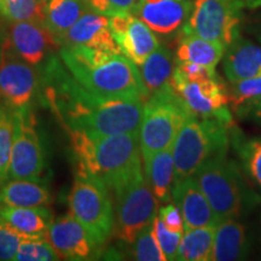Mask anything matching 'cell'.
I'll return each instance as SVG.
<instances>
[{
    "mask_svg": "<svg viewBox=\"0 0 261 261\" xmlns=\"http://www.w3.org/2000/svg\"><path fill=\"white\" fill-rule=\"evenodd\" d=\"M174 74L187 81H201L217 76L215 71L210 70L203 65L178 61L177 64H175Z\"/></svg>",
    "mask_w": 261,
    "mask_h": 261,
    "instance_id": "8d00e7d4",
    "label": "cell"
},
{
    "mask_svg": "<svg viewBox=\"0 0 261 261\" xmlns=\"http://www.w3.org/2000/svg\"><path fill=\"white\" fill-rule=\"evenodd\" d=\"M135 247H133V256L136 260L140 261H165V253L158 242L154 233L152 224L145 227L136 238Z\"/></svg>",
    "mask_w": 261,
    "mask_h": 261,
    "instance_id": "1f68e13d",
    "label": "cell"
},
{
    "mask_svg": "<svg viewBox=\"0 0 261 261\" xmlns=\"http://www.w3.org/2000/svg\"><path fill=\"white\" fill-rule=\"evenodd\" d=\"M224 71L231 84L261 76V47L238 38L227 47Z\"/></svg>",
    "mask_w": 261,
    "mask_h": 261,
    "instance_id": "d6986e66",
    "label": "cell"
},
{
    "mask_svg": "<svg viewBox=\"0 0 261 261\" xmlns=\"http://www.w3.org/2000/svg\"><path fill=\"white\" fill-rule=\"evenodd\" d=\"M116 212L114 231L123 242L133 243L138 234L152 224L158 200L145 178V173L116 192Z\"/></svg>",
    "mask_w": 261,
    "mask_h": 261,
    "instance_id": "ba28073f",
    "label": "cell"
},
{
    "mask_svg": "<svg viewBox=\"0 0 261 261\" xmlns=\"http://www.w3.org/2000/svg\"><path fill=\"white\" fill-rule=\"evenodd\" d=\"M191 10L188 0H140L135 15L159 34H171L188 21Z\"/></svg>",
    "mask_w": 261,
    "mask_h": 261,
    "instance_id": "ac0fdd59",
    "label": "cell"
},
{
    "mask_svg": "<svg viewBox=\"0 0 261 261\" xmlns=\"http://www.w3.org/2000/svg\"><path fill=\"white\" fill-rule=\"evenodd\" d=\"M44 25L58 45L67 32L87 11L84 0H45L42 3Z\"/></svg>",
    "mask_w": 261,
    "mask_h": 261,
    "instance_id": "7402d4cb",
    "label": "cell"
},
{
    "mask_svg": "<svg viewBox=\"0 0 261 261\" xmlns=\"http://www.w3.org/2000/svg\"><path fill=\"white\" fill-rule=\"evenodd\" d=\"M35 2H38V3H40V4H42V3H44L45 0H35Z\"/></svg>",
    "mask_w": 261,
    "mask_h": 261,
    "instance_id": "60d3db41",
    "label": "cell"
},
{
    "mask_svg": "<svg viewBox=\"0 0 261 261\" xmlns=\"http://www.w3.org/2000/svg\"><path fill=\"white\" fill-rule=\"evenodd\" d=\"M172 198L178 205L184 221V230L197 227H217V214L212 208L196 178L188 177L174 182Z\"/></svg>",
    "mask_w": 261,
    "mask_h": 261,
    "instance_id": "9a60e30c",
    "label": "cell"
},
{
    "mask_svg": "<svg viewBox=\"0 0 261 261\" xmlns=\"http://www.w3.org/2000/svg\"><path fill=\"white\" fill-rule=\"evenodd\" d=\"M46 240L58 255L71 260L91 259L97 255L98 249L102 247L71 213L52 221Z\"/></svg>",
    "mask_w": 261,
    "mask_h": 261,
    "instance_id": "5bb4252c",
    "label": "cell"
},
{
    "mask_svg": "<svg viewBox=\"0 0 261 261\" xmlns=\"http://www.w3.org/2000/svg\"><path fill=\"white\" fill-rule=\"evenodd\" d=\"M168 47L159 46L142 64L140 75L145 90V100L150 96L171 86L175 63Z\"/></svg>",
    "mask_w": 261,
    "mask_h": 261,
    "instance_id": "cb8c5ba5",
    "label": "cell"
},
{
    "mask_svg": "<svg viewBox=\"0 0 261 261\" xmlns=\"http://www.w3.org/2000/svg\"><path fill=\"white\" fill-rule=\"evenodd\" d=\"M65 65V64H64ZM68 71L90 93L99 98H133L145 102V90L137 64L126 56L113 55L103 63L86 67L67 64Z\"/></svg>",
    "mask_w": 261,
    "mask_h": 261,
    "instance_id": "3957f363",
    "label": "cell"
},
{
    "mask_svg": "<svg viewBox=\"0 0 261 261\" xmlns=\"http://www.w3.org/2000/svg\"><path fill=\"white\" fill-rule=\"evenodd\" d=\"M247 237L242 224L234 218L220 220L215 227L212 260H240L247 253Z\"/></svg>",
    "mask_w": 261,
    "mask_h": 261,
    "instance_id": "603a6c76",
    "label": "cell"
},
{
    "mask_svg": "<svg viewBox=\"0 0 261 261\" xmlns=\"http://www.w3.org/2000/svg\"><path fill=\"white\" fill-rule=\"evenodd\" d=\"M231 125L215 116L189 117L173 143L175 181L192 177L205 162L226 152Z\"/></svg>",
    "mask_w": 261,
    "mask_h": 261,
    "instance_id": "6da1fadb",
    "label": "cell"
},
{
    "mask_svg": "<svg viewBox=\"0 0 261 261\" xmlns=\"http://www.w3.org/2000/svg\"><path fill=\"white\" fill-rule=\"evenodd\" d=\"M144 100L133 98H100L85 120L81 130L90 136H113L139 132Z\"/></svg>",
    "mask_w": 261,
    "mask_h": 261,
    "instance_id": "30bf717a",
    "label": "cell"
},
{
    "mask_svg": "<svg viewBox=\"0 0 261 261\" xmlns=\"http://www.w3.org/2000/svg\"><path fill=\"white\" fill-rule=\"evenodd\" d=\"M109 27L123 56L142 65L160 46L154 31L132 14L109 17Z\"/></svg>",
    "mask_w": 261,
    "mask_h": 261,
    "instance_id": "4fadbf2b",
    "label": "cell"
},
{
    "mask_svg": "<svg viewBox=\"0 0 261 261\" xmlns=\"http://www.w3.org/2000/svg\"><path fill=\"white\" fill-rule=\"evenodd\" d=\"M94 144V175L114 194L144 174L139 148V132L91 136Z\"/></svg>",
    "mask_w": 261,
    "mask_h": 261,
    "instance_id": "277c9868",
    "label": "cell"
},
{
    "mask_svg": "<svg viewBox=\"0 0 261 261\" xmlns=\"http://www.w3.org/2000/svg\"><path fill=\"white\" fill-rule=\"evenodd\" d=\"M52 196L40 180L12 179L0 189V207H47Z\"/></svg>",
    "mask_w": 261,
    "mask_h": 261,
    "instance_id": "ffe728a7",
    "label": "cell"
},
{
    "mask_svg": "<svg viewBox=\"0 0 261 261\" xmlns=\"http://www.w3.org/2000/svg\"><path fill=\"white\" fill-rule=\"evenodd\" d=\"M152 227H154V233L158 242L161 247L162 252L165 253L167 260L177 259L178 248L180 244L181 236L184 232H177V231H171L163 225V223L159 217H155L152 221Z\"/></svg>",
    "mask_w": 261,
    "mask_h": 261,
    "instance_id": "e575fe53",
    "label": "cell"
},
{
    "mask_svg": "<svg viewBox=\"0 0 261 261\" xmlns=\"http://www.w3.org/2000/svg\"><path fill=\"white\" fill-rule=\"evenodd\" d=\"M34 238L45 237L22 232V231L17 230V228L6 223L0 217V260H14L21 243L28 240H34Z\"/></svg>",
    "mask_w": 261,
    "mask_h": 261,
    "instance_id": "4dcf8cb0",
    "label": "cell"
},
{
    "mask_svg": "<svg viewBox=\"0 0 261 261\" xmlns=\"http://www.w3.org/2000/svg\"><path fill=\"white\" fill-rule=\"evenodd\" d=\"M214 227L187 228L181 236L178 248L179 261H208L212 260L214 246Z\"/></svg>",
    "mask_w": 261,
    "mask_h": 261,
    "instance_id": "4316f807",
    "label": "cell"
},
{
    "mask_svg": "<svg viewBox=\"0 0 261 261\" xmlns=\"http://www.w3.org/2000/svg\"><path fill=\"white\" fill-rule=\"evenodd\" d=\"M234 110H236L240 116L250 117V119L256 120V121L261 123V97L247 100V102L234 108Z\"/></svg>",
    "mask_w": 261,
    "mask_h": 261,
    "instance_id": "f35d334b",
    "label": "cell"
},
{
    "mask_svg": "<svg viewBox=\"0 0 261 261\" xmlns=\"http://www.w3.org/2000/svg\"><path fill=\"white\" fill-rule=\"evenodd\" d=\"M62 46L83 45L110 55H120L119 45L109 27V18L96 12H85L61 41Z\"/></svg>",
    "mask_w": 261,
    "mask_h": 261,
    "instance_id": "2e32d148",
    "label": "cell"
},
{
    "mask_svg": "<svg viewBox=\"0 0 261 261\" xmlns=\"http://www.w3.org/2000/svg\"><path fill=\"white\" fill-rule=\"evenodd\" d=\"M225 54V47L219 42L205 40L194 34L181 32L177 47V61L203 65L215 71Z\"/></svg>",
    "mask_w": 261,
    "mask_h": 261,
    "instance_id": "d4e9b609",
    "label": "cell"
},
{
    "mask_svg": "<svg viewBox=\"0 0 261 261\" xmlns=\"http://www.w3.org/2000/svg\"><path fill=\"white\" fill-rule=\"evenodd\" d=\"M159 218L168 230L177 231V232H184V221L180 210L175 203H169L163 205L160 210Z\"/></svg>",
    "mask_w": 261,
    "mask_h": 261,
    "instance_id": "74e56055",
    "label": "cell"
},
{
    "mask_svg": "<svg viewBox=\"0 0 261 261\" xmlns=\"http://www.w3.org/2000/svg\"><path fill=\"white\" fill-rule=\"evenodd\" d=\"M14 140V112L8 106H0V185L9 177Z\"/></svg>",
    "mask_w": 261,
    "mask_h": 261,
    "instance_id": "83f0119b",
    "label": "cell"
},
{
    "mask_svg": "<svg viewBox=\"0 0 261 261\" xmlns=\"http://www.w3.org/2000/svg\"><path fill=\"white\" fill-rule=\"evenodd\" d=\"M259 39H260V41H261V31H260V33H259Z\"/></svg>",
    "mask_w": 261,
    "mask_h": 261,
    "instance_id": "b9f144b4",
    "label": "cell"
},
{
    "mask_svg": "<svg viewBox=\"0 0 261 261\" xmlns=\"http://www.w3.org/2000/svg\"><path fill=\"white\" fill-rule=\"evenodd\" d=\"M0 217L22 232L45 238L54 221L47 207H0Z\"/></svg>",
    "mask_w": 261,
    "mask_h": 261,
    "instance_id": "484cf974",
    "label": "cell"
},
{
    "mask_svg": "<svg viewBox=\"0 0 261 261\" xmlns=\"http://www.w3.org/2000/svg\"><path fill=\"white\" fill-rule=\"evenodd\" d=\"M228 96L233 108L253 98L261 97V76L232 83V89L231 92H228Z\"/></svg>",
    "mask_w": 261,
    "mask_h": 261,
    "instance_id": "d590c367",
    "label": "cell"
},
{
    "mask_svg": "<svg viewBox=\"0 0 261 261\" xmlns=\"http://www.w3.org/2000/svg\"><path fill=\"white\" fill-rule=\"evenodd\" d=\"M242 0H196L181 32L219 42L225 50L240 38Z\"/></svg>",
    "mask_w": 261,
    "mask_h": 261,
    "instance_id": "8992f818",
    "label": "cell"
},
{
    "mask_svg": "<svg viewBox=\"0 0 261 261\" xmlns=\"http://www.w3.org/2000/svg\"><path fill=\"white\" fill-rule=\"evenodd\" d=\"M218 219L236 218L242 210V190L234 165L221 152L204 163L194 175Z\"/></svg>",
    "mask_w": 261,
    "mask_h": 261,
    "instance_id": "52a82bcc",
    "label": "cell"
},
{
    "mask_svg": "<svg viewBox=\"0 0 261 261\" xmlns=\"http://www.w3.org/2000/svg\"><path fill=\"white\" fill-rule=\"evenodd\" d=\"M70 213L99 246H103L114 230V210L109 189L102 179L77 172L68 196Z\"/></svg>",
    "mask_w": 261,
    "mask_h": 261,
    "instance_id": "5b68a950",
    "label": "cell"
},
{
    "mask_svg": "<svg viewBox=\"0 0 261 261\" xmlns=\"http://www.w3.org/2000/svg\"><path fill=\"white\" fill-rule=\"evenodd\" d=\"M44 169L45 154L37 130V117L29 107L14 110V140L9 178L40 180Z\"/></svg>",
    "mask_w": 261,
    "mask_h": 261,
    "instance_id": "9c48e42d",
    "label": "cell"
},
{
    "mask_svg": "<svg viewBox=\"0 0 261 261\" xmlns=\"http://www.w3.org/2000/svg\"><path fill=\"white\" fill-rule=\"evenodd\" d=\"M139 2L140 0H84L87 10L107 17L136 14Z\"/></svg>",
    "mask_w": 261,
    "mask_h": 261,
    "instance_id": "836d02e7",
    "label": "cell"
},
{
    "mask_svg": "<svg viewBox=\"0 0 261 261\" xmlns=\"http://www.w3.org/2000/svg\"><path fill=\"white\" fill-rule=\"evenodd\" d=\"M8 41L15 54L31 65L40 64L50 48L58 46L57 40L44 24L29 21L14 22Z\"/></svg>",
    "mask_w": 261,
    "mask_h": 261,
    "instance_id": "e0dca14e",
    "label": "cell"
},
{
    "mask_svg": "<svg viewBox=\"0 0 261 261\" xmlns=\"http://www.w3.org/2000/svg\"><path fill=\"white\" fill-rule=\"evenodd\" d=\"M237 140L236 149L244 169L261 188V138Z\"/></svg>",
    "mask_w": 261,
    "mask_h": 261,
    "instance_id": "f546056e",
    "label": "cell"
},
{
    "mask_svg": "<svg viewBox=\"0 0 261 261\" xmlns=\"http://www.w3.org/2000/svg\"><path fill=\"white\" fill-rule=\"evenodd\" d=\"M58 253L54 247L45 241V238H34V240L24 241L21 243L17 253H16V261H55L60 260Z\"/></svg>",
    "mask_w": 261,
    "mask_h": 261,
    "instance_id": "d6a6232c",
    "label": "cell"
},
{
    "mask_svg": "<svg viewBox=\"0 0 261 261\" xmlns=\"http://www.w3.org/2000/svg\"><path fill=\"white\" fill-rule=\"evenodd\" d=\"M144 173L156 200L160 203H167L172 198L175 181L173 146L163 149L145 160Z\"/></svg>",
    "mask_w": 261,
    "mask_h": 261,
    "instance_id": "44dd1931",
    "label": "cell"
},
{
    "mask_svg": "<svg viewBox=\"0 0 261 261\" xmlns=\"http://www.w3.org/2000/svg\"><path fill=\"white\" fill-rule=\"evenodd\" d=\"M11 22H37L44 24L42 4L35 0H5L2 12Z\"/></svg>",
    "mask_w": 261,
    "mask_h": 261,
    "instance_id": "f1b7e54d",
    "label": "cell"
},
{
    "mask_svg": "<svg viewBox=\"0 0 261 261\" xmlns=\"http://www.w3.org/2000/svg\"><path fill=\"white\" fill-rule=\"evenodd\" d=\"M4 3H5V0H0V12H2V9H3V6H4Z\"/></svg>",
    "mask_w": 261,
    "mask_h": 261,
    "instance_id": "ab89813d",
    "label": "cell"
},
{
    "mask_svg": "<svg viewBox=\"0 0 261 261\" xmlns=\"http://www.w3.org/2000/svg\"><path fill=\"white\" fill-rule=\"evenodd\" d=\"M38 90L37 71L19 60L9 41L0 48V96L10 109L29 107Z\"/></svg>",
    "mask_w": 261,
    "mask_h": 261,
    "instance_id": "7c38bea8",
    "label": "cell"
},
{
    "mask_svg": "<svg viewBox=\"0 0 261 261\" xmlns=\"http://www.w3.org/2000/svg\"><path fill=\"white\" fill-rule=\"evenodd\" d=\"M194 114L171 86L150 96L144 102L139 128V148L143 161L173 146L179 130Z\"/></svg>",
    "mask_w": 261,
    "mask_h": 261,
    "instance_id": "7a4b0ae2",
    "label": "cell"
},
{
    "mask_svg": "<svg viewBox=\"0 0 261 261\" xmlns=\"http://www.w3.org/2000/svg\"><path fill=\"white\" fill-rule=\"evenodd\" d=\"M171 85L191 114L203 117L215 116L232 123V116L227 109L230 96L218 76L201 81H187L173 73Z\"/></svg>",
    "mask_w": 261,
    "mask_h": 261,
    "instance_id": "8fae6325",
    "label": "cell"
}]
</instances>
